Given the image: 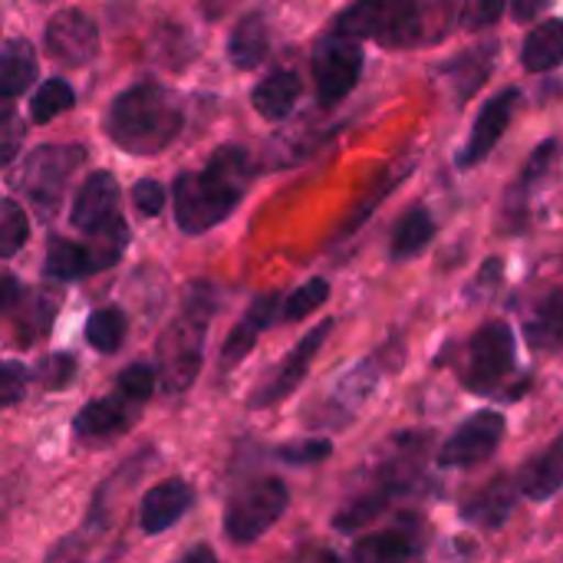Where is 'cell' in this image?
<instances>
[{
    "label": "cell",
    "mask_w": 563,
    "mask_h": 563,
    "mask_svg": "<svg viewBox=\"0 0 563 563\" xmlns=\"http://www.w3.org/2000/svg\"><path fill=\"white\" fill-rule=\"evenodd\" d=\"M518 485L511 478H495L488 482L465 508H462V518L465 521H475L482 528H501L511 511H515V501H518Z\"/></svg>",
    "instance_id": "ac0fdd59"
},
{
    "label": "cell",
    "mask_w": 563,
    "mask_h": 563,
    "mask_svg": "<svg viewBox=\"0 0 563 563\" xmlns=\"http://www.w3.org/2000/svg\"><path fill=\"white\" fill-rule=\"evenodd\" d=\"M518 488L531 501H548L563 488V435H558L534 462L521 468Z\"/></svg>",
    "instance_id": "e0dca14e"
},
{
    "label": "cell",
    "mask_w": 563,
    "mask_h": 563,
    "mask_svg": "<svg viewBox=\"0 0 563 563\" xmlns=\"http://www.w3.org/2000/svg\"><path fill=\"white\" fill-rule=\"evenodd\" d=\"M363 73V46L350 36H327L313 56V79H317V99L323 106H336L350 96V89L360 82Z\"/></svg>",
    "instance_id": "ba28073f"
},
{
    "label": "cell",
    "mask_w": 563,
    "mask_h": 563,
    "mask_svg": "<svg viewBox=\"0 0 563 563\" xmlns=\"http://www.w3.org/2000/svg\"><path fill=\"white\" fill-rule=\"evenodd\" d=\"M531 350H554L563 343V290H554L525 327Z\"/></svg>",
    "instance_id": "83f0119b"
},
{
    "label": "cell",
    "mask_w": 563,
    "mask_h": 563,
    "mask_svg": "<svg viewBox=\"0 0 563 563\" xmlns=\"http://www.w3.org/2000/svg\"><path fill=\"white\" fill-rule=\"evenodd\" d=\"M495 46L488 43V46H475V49H468V53H462V56H455L449 66H445V76L452 79V86H455V92H459V102H465L485 79H488V73H492V66H495Z\"/></svg>",
    "instance_id": "d4e9b609"
},
{
    "label": "cell",
    "mask_w": 563,
    "mask_h": 563,
    "mask_svg": "<svg viewBox=\"0 0 563 563\" xmlns=\"http://www.w3.org/2000/svg\"><path fill=\"white\" fill-rule=\"evenodd\" d=\"M505 416L495 409H485L478 416H472L468 422L459 426V432L442 445L439 462L445 468H472L485 459H492L505 439Z\"/></svg>",
    "instance_id": "30bf717a"
},
{
    "label": "cell",
    "mask_w": 563,
    "mask_h": 563,
    "mask_svg": "<svg viewBox=\"0 0 563 563\" xmlns=\"http://www.w3.org/2000/svg\"><path fill=\"white\" fill-rule=\"evenodd\" d=\"M191 505H195V488L181 478H168L142 498L139 525L145 534H162L175 528L191 511Z\"/></svg>",
    "instance_id": "9a60e30c"
},
{
    "label": "cell",
    "mask_w": 563,
    "mask_h": 563,
    "mask_svg": "<svg viewBox=\"0 0 563 563\" xmlns=\"http://www.w3.org/2000/svg\"><path fill=\"white\" fill-rule=\"evenodd\" d=\"M125 244H129V228H125V221H122V218H112L109 224H102V228L89 231L86 247H89L92 274L109 271L112 264H119V257H122Z\"/></svg>",
    "instance_id": "f1b7e54d"
},
{
    "label": "cell",
    "mask_w": 563,
    "mask_h": 563,
    "mask_svg": "<svg viewBox=\"0 0 563 563\" xmlns=\"http://www.w3.org/2000/svg\"><path fill=\"white\" fill-rule=\"evenodd\" d=\"M181 561H185V563H195V561L214 563V551H211V548H195V551H188V554H185Z\"/></svg>",
    "instance_id": "f6af8a7d"
},
{
    "label": "cell",
    "mask_w": 563,
    "mask_h": 563,
    "mask_svg": "<svg viewBox=\"0 0 563 563\" xmlns=\"http://www.w3.org/2000/svg\"><path fill=\"white\" fill-rule=\"evenodd\" d=\"M59 310L56 294L49 290H30L16 300L13 307V323H16V340L20 343H36L40 336H46V330L53 327V317Z\"/></svg>",
    "instance_id": "d6986e66"
},
{
    "label": "cell",
    "mask_w": 563,
    "mask_h": 563,
    "mask_svg": "<svg viewBox=\"0 0 563 563\" xmlns=\"http://www.w3.org/2000/svg\"><path fill=\"white\" fill-rule=\"evenodd\" d=\"M521 63L528 73H548L558 69L563 63V20H548L541 26H534L525 40L521 49Z\"/></svg>",
    "instance_id": "cb8c5ba5"
},
{
    "label": "cell",
    "mask_w": 563,
    "mask_h": 563,
    "mask_svg": "<svg viewBox=\"0 0 563 563\" xmlns=\"http://www.w3.org/2000/svg\"><path fill=\"white\" fill-rule=\"evenodd\" d=\"M86 162V148L82 145H40L26 155L20 175H16V188L26 191V198L33 201V208L49 218L59 208V198L73 178V172Z\"/></svg>",
    "instance_id": "5b68a950"
},
{
    "label": "cell",
    "mask_w": 563,
    "mask_h": 563,
    "mask_svg": "<svg viewBox=\"0 0 563 563\" xmlns=\"http://www.w3.org/2000/svg\"><path fill=\"white\" fill-rule=\"evenodd\" d=\"M327 300H330V284H327L323 277H313V280H307L303 287H297V290L284 300V320L297 323V320L310 317L313 310H320Z\"/></svg>",
    "instance_id": "d6a6232c"
},
{
    "label": "cell",
    "mask_w": 563,
    "mask_h": 563,
    "mask_svg": "<svg viewBox=\"0 0 563 563\" xmlns=\"http://www.w3.org/2000/svg\"><path fill=\"white\" fill-rule=\"evenodd\" d=\"M515 333L505 320L485 323L472 343H468V366H465V386L472 393H498V386L511 376L515 369Z\"/></svg>",
    "instance_id": "52a82bcc"
},
{
    "label": "cell",
    "mask_w": 563,
    "mask_h": 563,
    "mask_svg": "<svg viewBox=\"0 0 563 563\" xmlns=\"http://www.w3.org/2000/svg\"><path fill=\"white\" fill-rule=\"evenodd\" d=\"M521 102V89H501L495 99H488L472 125V135L465 142V148L459 152V165L462 168H472L478 162H485L492 155V148L501 142V135L508 132L511 125V115Z\"/></svg>",
    "instance_id": "7c38bea8"
},
{
    "label": "cell",
    "mask_w": 563,
    "mask_h": 563,
    "mask_svg": "<svg viewBox=\"0 0 563 563\" xmlns=\"http://www.w3.org/2000/svg\"><path fill=\"white\" fill-rule=\"evenodd\" d=\"M76 376V360L69 353H53L36 363V383L43 389H66Z\"/></svg>",
    "instance_id": "e575fe53"
},
{
    "label": "cell",
    "mask_w": 563,
    "mask_h": 563,
    "mask_svg": "<svg viewBox=\"0 0 563 563\" xmlns=\"http://www.w3.org/2000/svg\"><path fill=\"white\" fill-rule=\"evenodd\" d=\"M214 313V294L198 284L191 287L181 313L158 340V379L165 393H185L198 369H201V350H205V327Z\"/></svg>",
    "instance_id": "3957f363"
},
{
    "label": "cell",
    "mask_w": 563,
    "mask_h": 563,
    "mask_svg": "<svg viewBox=\"0 0 563 563\" xmlns=\"http://www.w3.org/2000/svg\"><path fill=\"white\" fill-rule=\"evenodd\" d=\"M290 505V492L280 478H264L241 488L224 511V534L234 544H254L264 538Z\"/></svg>",
    "instance_id": "8992f818"
},
{
    "label": "cell",
    "mask_w": 563,
    "mask_h": 563,
    "mask_svg": "<svg viewBox=\"0 0 563 563\" xmlns=\"http://www.w3.org/2000/svg\"><path fill=\"white\" fill-rule=\"evenodd\" d=\"M330 452H333V442H327V439H310V442H303V445H287V449H280V459L290 462V465H313V462L330 459Z\"/></svg>",
    "instance_id": "74e56055"
},
{
    "label": "cell",
    "mask_w": 563,
    "mask_h": 563,
    "mask_svg": "<svg viewBox=\"0 0 563 563\" xmlns=\"http://www.w3.org/2000/svg\"><path fill=\"white\" fill-rule=\"evenodd\" d=\"M422 551L419 538L409 531V528H389V531H379V534H369V538H360L356 548H353V558L356 561H409Z\"/></svg>",
    "instance_id": "603a6c76"
},
{
    "label": "cell",
    "mask_w": 563,
    "mask_h": 563,
    "mask_svg": "<svg viewBox=\"0 0 563 563\" xmlns=\"http://www.w3.org/2000/svg\"><path fill=\"white\" fill-rule=\"evenodd\" d=\"M132 201H135V208H139L142 214L155 218V214L165 208V188H162L155 178H142V181L132 185Z\"/></svg>",
    "instance_id": "f35d334b"
},
{
    "label": "cell",
    "mask_w": 563,
    "mask_h": 563,
    "mask_svg": "<svg viewBox=\"0 0 563 563\" xmlns=\"http://www.w3.org/2000/svg\"><path fill=\"white\" fill-rule=\"evenodd\" d=\"M73 106H76V92H73V86L66 79H46L30 96V115H33L36 125H46L49 119L63 115Z\"/></svg>",
    "instance_id": "f546056e"
},
{
    "label": "cell",
    "mask_w": 563,
    "mask_h": 563,
    "mask_svg": "<svg viewBox=\"0 0 563 563\" xmlns=\"http://www.w3.org/2000/svg\"><path fill=\"white\" fill-rule=\"evenodd\" d=\"M155 383H158V376H155V369L145 366V363H135V366H129V369L119 373V393H125V396L135 399V402L152 399Z\"/></svg>",
    "instance_id": "8d00e7d4"
},
{
    "label": "cell",
    "mask_w": 563,
    "mask_h": 563,
    "mask_svg": "<svg viewBox=\"0 0 563 563\" xmlns=\"http://www.w3.org/2000/svg\"><path fill=\"white\" fill-rule=\"evenodd\" d=\"M185 125L181 99L158 82H135L122 89L106 115L109 139L129 155L165 152Z\"/></svg>",
    "instance_id": "7a4b0ae2"
},
{
    "label": "cell",
    "mask_w": 563,
    "mask_h": 563,
    "mask_svg": "<svg viewBox=\"0 0 563 563\" xmlns=\"http://www.w3.org/2000/svg\"><path fill=\"white\" fill-rule=\"evenodd\" d=\"M432 234H435V221H432L429 208H422V205L409 208L402 214V221L396 224V231H393V257L409 261V257L422 254L429 247Z\"/></svg>",
    "instance_id": "484cf974"
},
{
    "label": "cell",
    "mask_w": 563,
    "mask_h": 563,
    "mask_svg": "<svg viewBox=\"0 0 563 563\" xmlns=\"http://www.w3.org/2000/svg\"><path fill=\"white\" fill-rule=\"evenodd\" d=\"M548 7H551V0H511V16H515L518 23H531V20H538Z\"/></svg>",
    "instance_id": "7bdbcfd3"
},
{
    "label": "cell",
    "mask_w": 563,
    "mask_h": 563,
    "mask_svg": "<svg viewBox=\"0 0 563 563\" xmlns=\"http://www.w3.org/2000/svg\"><path fill=\"white\" fill-rule=\"evenodd\" d=\"M20 300V287H16V277L13 274H3V290H0V303L3 310H13Z\"/></svg>",
    "instance_id": "ee69618b"
},
{
    "label": "cell",
    "mask_w": 563,
    "mask_h": 563,
    "mask_svg": "<svg viewBox=\"0 0 563 563\" xmlns=\"http://www.w3.org/2000/svg\"><path fill=\"white\" fill-rule=\"evenodd\" d=\"M389 498H393V485H389L386 492H379V495H363L360 501L346 505V508L333 518V528H336V531H360V528H366L373 518H379V515L386 511Z\"/></svg>",
    "instance_id": "1f68e13d"
},
{
    "label": "cell",
    "mask_w": 563,
    "mask_h": 563,
    "mask_svg": "<svg viewBox=\"0 0 563 563\" xmlns=\"http://www.w3.org/2000/svg\"><path fill=\"white\" fill-rule=\"evenodd\" d=\"M43 43H46V53L59 66L79 69V66L92 63V56L99 53V26L86 10L66 7L49 16V23L43 30Z\"/></svg>",
    "instance_id": "9c48e42d"
},
{
    "label": "cell",
    "mask_w": 563,
    "mask_h": 563,
    "mask_svg": "<svg viewBox=\"0 0 563 563\" xmlns=\"http://www.w3.org/2000/svg\"><path fill=\"white\" fill-rule=\"evenodd\" d=\"M36 79V53L26 40L10 36L0 53V92L7 99L26 92V86Z\"/></svg>",
    "instance_id": "7402d4cb"
},
{
    "label": "cell",
    "mask_w": 563,
    "mask_h": 563,
    "mask_svg": "<svg viewBox=\"0 0 563 563\" xmlns=\"http://www.w3.org/2000/svg\"><path fill=\"white\" fill-rule=\"evenodd\" d=\"M43 274L49 280H79V277H92V261H89V247L86 244H73L63 238L49 241L46 261H43Z\"/></svg>",
    "instance_id": "4316f807"
},
{
    "label": "cell",
    "mask_w": 563,
    "mask_h": 563,
    "mask_svg": "<svg viewBox=\"0 0 563 563\" xmlns=\"http://www.w3.org/2000/svg\"><path fill=\"white\" fill-rule=\"evenodd\" d=\"M254 178L251 155L241 145H221L205 172H185L175 178V221L185 234H205L218 228L244 198Z\"/></svg>",
    "instance_id": "6da1fadb"
},
{
    "label": "cell",
    "mask_w": 563,
    "mask_h": 563,
    "mask_svg": "<svg viewBox=\"0 0 563 563\" xmlns=\"http://www.w3.org/2000/svg\"><path fill=\"white\" fill-rule=\"evenodd\" d=\"M271 49V33L261 13H247L238 20L234 33L228 36V56L238 69H254Z\"/></svg>",
    "instance_id": "ffe728a7"
},
{
    "label": "cell",
    "mask_w": 563,
    "mask_h": 563,
    "mask_svg": "<svg viewBox=\"0 0 563 563\" xmlns=\"http://www.w3.org/2000/svg\"><path fill=\"white\" fill-rule=\"evenodd\" d=\"M23 135V125L16 122V112H13V106H7L3 109V135H0V142H3V155H0V162L3 165H10L13 162V155H16V139Z\"/></svg>",
    "instance_id": "60d3db41"
},
{
    "label": "cell",
    "mask_w": 563,
    "mask_h": 563,
    "mask_svg": "<svg viewBox=\"0 0 563 563\" xmlns=\"http://www.w3.org/2000/svg\"><path fill=\"white\" fill-rule=\"evenodd\" d=\"M508 0H475V13H472V26H495L505 13Z\"/></svg>",
    "instance_id": "b9f144b4"
},
{
    "label": "cell",
    "mask_w": 563,
    "mask_h": 563,
    "mask_svg": "<svg viewBox=\"0 0 563 563\" xmlns=\"http://www.w3.org/2000/svg\"><path fill=\"white\" fill-rule=\"evenodd\" d=\"M426 23L429 10L422 0H356L336 16L333 33L383 46H416L426 36Z\"/></svg>",
    "instance_id": "277c9868"
},
{
    "label": "cell",
    "mask_w": 563,
    "mask_h": 563,
    "mask_svg": "<svg viewBox=\"0 0 563 563\" xmlns=\"http://www.w3.org/2000/svg\"><path fill=\"white\" fill-rule=\"evenodd\" d=\"M297 99H300V79H297V73H284V69L261 79L251 92V102H254L257 115H264V119L290 115Z\"/></svg>",
    "instance_id": "44dd1931"
},
{
    "label": "cell",
    "mask_w": 563,
    "mask_h": 563,
    "mask_svg": "<svg viewBox=\"0 0 563 563\" xmlns=\"http://www.w3.org/2000/svg\"><path fill=\"white\" fill-rule=\"evenodd\" d=\"M125 340V313L115 307H102L86 320V343L99 353H115Z\"/></svg>",
    "instance_id": "4dcf8cb0"
},
{
    "label": "cell",
    "mask_w": 563,
    "mask_h": 563,
    "mask_svg": "<svg viewBox=\"0 0 563 563\" xmlns=\"http://www.w3.org/2000/svg\"><path fill=\"white\" fill-rule=\"evenodd\" d=\"M561 158V142L558 139H548V142H541L534 152H531V158H528V165H525V175H521V185L518 188H534L551 168H554V162Z\"/></svg>",
    "instance_id": "d590c367"
},
{
    "label": "cell",
    "mask_w": 563,
    "mask_h": 563,
    "mask_svg": "<svg viewBox=\"0 0 563 563\" xmlns=\"http://www.w3.org/2000/svg\"><path fill=\"white\" fill-rule=\"evenodd\" d=\"M26 369L20 366V363H3V379H0V406H13L20 396H23V389H26Z\"/></svg>",
    "instance_id": "ab89813d"
},
{
    "label": "cell",
    "mask_w": 563,
    "mask_h": 563,
    "mask_svg": "<svg viewBox=\"0 0 563 563\" xmlns=\"http://www.w3.org/2000/svg\"><path fill=\"white\" fill-rule=\"evenodd\" d=\"M139 406L135 399H129L125 393L115 389V396L106 399H92L76 419H73V432L76 439L86 442H99V439H115L125 429H132V422L139 419Z\"/></svg>",
    "instance_id": "4fadbf2b"
},
{
    "label": "cell",
    "mask_w": 563,
    "mask_h": 563,
    "mask_svg": "<svg viewBox=\"0 0 563 563\" xmlns=\"http://www.w3.org/2000/svg\"><path fill=\"white\" fill-rule=\"evenodd\" d=\"M112 218H119V181L109 172H92L76 191L69 221H73V228L89 234V231L109 224Z\"/></svg>",
    "instance_id": "5bb4252c"
},
{
    "label": "cell",
    "mask_w": 563,
    "mask_h": 563,
    "mask_svg": "<svg viewBox=\"0 0 563 563\" xmlns=\"http://www.w3.org/2000/svg\"><path fill=\"white\" fill-rule=\"evenodd\" d=\"M26 234H30V224H26L23 208L13 198H3L0 201V254L13 257L23 247Z\"/></svg>",
    "instance_id": "836d02e7"
},
{
    "label": "cell",
    "mask_w": 563,
    "mask_h": 563,
    "mask_svg": "<svg viewBox=\"0 0 563 563\" xmlns=\"http://www.w3.org/2000/svg\"><path fill=\"white\" fill-rule=\"evenodd\" d=\"M277 294H264V297H257L251 307H247V313L241 317V323L231 330V336L224 340V350H221V363L224 366H234V363H241L251 350H254V343H257V336L274 323V317H277Z\"/></svg>",
    "instance_id": "2e32d148"
},
{
    "label": "cell",
    "mask_w": 563,
    "mask_h": 563,
    "mask_svg": "<svg viewBox=\"0 0 563 563\" xmlns=\"http://www.w3.org/2000/svg\"><path fill=\"white\" fill-rule=\"evenodd\" d=\"M336 323L333 320H327V323H320L317 330H310L287 356H284V363L271 373V379L251 396V409H271V406H277V402H284L300 383H303V376H307V369H310V363L317 360V353L323 350V343H327V336H330V330H333Z\"/></svg>",
    "instance_id": "8fae6325"
}]
</instances>
